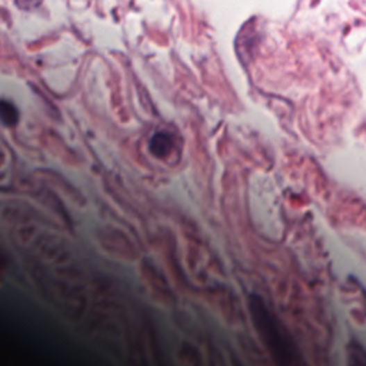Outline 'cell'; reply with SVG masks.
<instances>
[{
  "label": "cell",
  "mask_w": 366,
  "mask_h": 366,
  "mask_svg": "<svg viewBox=\"0 0 366 366\" xmlns=\"http://www.w3.org/2000/svg\"><path fill=\"white\" fill-rule=\"evenodd\" d=\"M170 149H172V138L167 133L159 132L156 133L152 140H151V152L158 156V158H163L166 156Z\"/></svg>",
  "instance_id": "6da1fadb"
},
{
  "label": "cell",
  "mask_w": 366,
  "mask_h": 366,
  "mask_svg": "<svg viewBox=\"0 0 366 366\" xmlns=\"http://www.w3.org/2000/svg\"><path fill=\"white\" fill-rule=\"evenodd\" d=\"M19 113L16 108L6 101H0V120L3 122L6 126H15L17 124Z\"/></svg>",
  "instance_id": "7a4b0ae2"
}]
</instances>
